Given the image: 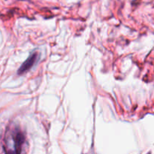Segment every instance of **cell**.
Here are the masks:
<instances>
[{"label":"cell","instance_id":"2","mask_svg":"<svg viewBox=\"0 0 154 154\" xmlns=\"http://www.w3.org/2000/svg\"><path fill=\"white\" fill-rule=\"evenodd\" d=\"M39 57H40L39 53L36 52V51L32 53L29 57L23 62V63L19 68L17 71L18 75H23V74L29 71L30 69L32 68V66H34V65H35L38 63Z\"/></svg>","mask_w":154,"mask_h":154},{"label":"cell","instance_id":"1","mask_svg":"<svg viewBox=\"0 0 154 154\" xmlns=\"http://www.w3.org/2000/svg\"><path fill=\"white\" fill-rule=\"evenodd\" d=\"M25 135L18 126L10 128L6 132L4 138V150L6 153H20L25 143Z\"/></svg>","mask_w":154,"mask_h":154}]
</instances>
